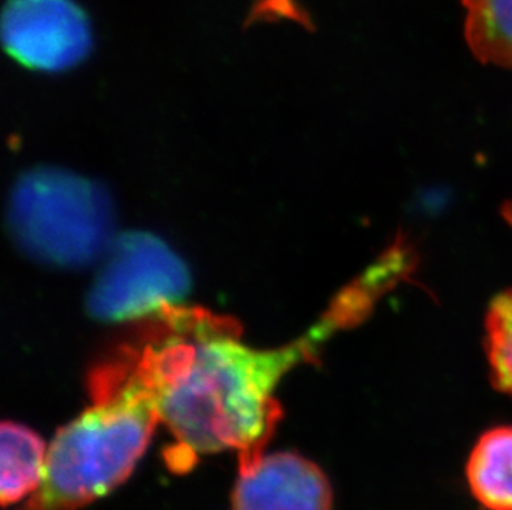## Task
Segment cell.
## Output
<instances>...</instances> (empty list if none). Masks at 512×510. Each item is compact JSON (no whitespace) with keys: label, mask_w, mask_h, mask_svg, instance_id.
<instances>
[{"label":"cell","mask_w":512,"mask_h":510,"mask_svg":"<svg viewBox=\"0 0 512 510\" xmlns=\"http://www.w3.org/2000/svg\"><path fill=\"white\" fill-rule=\"evenodd\" d=\"M153 320L146 340L165 378L161 423L174 439L170 466L186 471L199 456L232 449L246 471L264 456L281 421L277 386L347 317L334 308L290 345L267 350L247 347L231 322L203 310L173 307Z\"/></svg>","instance_id":"1"},{"label":"cell","mask_w":512,"mask_h":510,"mask_svg":"<svg viewBox=\"0 0 512 510\" xmlns=\"http://www.w3.org/2000/svg\"><path fill=\"white\" fill-rule=\"evenodd\" d=\"M165 378L148 340L92 378L93 405L58 429L44 481L19 510H78L135 471L161 423Z\"/></svg>","instance_id":"2"},{"label":"cell","mask_w":512,"mask_h":510,"mask_svg":"<svg viewBox=\"0 0 512 510\" xmlns=\"http://www.w3.org/2000/svg\"><path fill=\"white\" fill-rule=\"evenodd\" d=\"M7 219L25 254L62 269L103 259L116 236L107 191L92 179L49 166L30 169L15 181Z\"/></svg>","instance_id":"3"},{"label":"cell","mask_w":512,"mask_h":510,"mask_svg":"<svg viewBox=\"0 0 512 510\" xmlns=\"http://www.w3.org/2000/svg\"><path fill=\"white\" fill-rule=\"evenodd\" d=\"M191 290L188 265L150 232L118 234L103 255L87 310L102 322L155 317L179 307Z\"/></svg>","instance_id":"4"},{"label":"cell","mask_w":512,"mask_h":510,"mask_svg":"<svg viewBox=\"0 0 512 510\" xmlns=\"http://www.w3.org/2000/svg\"><path fill=\"white\" fill-rule=\"evenodd\" d=\"M2 44L25 68L65 72L92 52V24L75 0H7Z\"/></svg>","instance_id":"5"},{"label":"cell","mask_w":512,"mask_h":510,"mask_svg":"<svg viewBox=\"0 0 512 510\" xmlns=\"http://www.w3.org/2000/svg\"><path fill=\"white\" fill-rule=\"evenodd\" d=\"M329 477L315 462L295 453L262 456L239 471L232 510H332Z\"/></svg>","instance_id":"6"},{"label":"cell","mask_w":512,"mask_h":510,"mask_svg":"<svg viewBox=\"0 0 512 510\" xmlns=\"http://www.w3.org/2000/svg\"><path fill=\"white\" fill-rule=\"evenodd\" d=\"M49 448L34 429L5 421L0 426V501L19 504L34 496L44 481Z\"/></svg>","instance_id":"7"},{"label":"cell","mask_w":512,"mask_h":510,"mask_svg":"<svg viewBox=\"0 0 512 510\" xmlns=\"http://www.w3.org/2000/svg\"><path fill=\"white\" fill-rule=\"evenodd\" d=\"M471 496L486 510H512V426L488 429L466 461Z\"/></svg>","instance_id":"8"},{"label":"cell","mask_w":512,"mask_h":510,"mask_svg":"<svg viewBox=\"0 0 512 510\" xmlns=\"http://www.w3.org/2000/svg\"><path fill=\"white\" fill-rule=\"evenodd\" d=\"M466 40L484 63L512 68V0H463Z\"/></svg>","instance_id":"9"},{"label":"cell","mask_w":512,"mask_h":510,"mask_svg":"<svg viewBox=\"0 0 512 510\" xmlns=\"http://www.w3.org/2000/svg\"><path fill=\"white\" fill-rule=\"evenodd\" d=\"M484 347L494 388L512 398V290L498 295L489 307Z\"/></svg>","instance_id":"10"},{"label":"cell","mask_w":512,"mask_h":510,"mask_svg":"<svg viewBox=\"0 0 512 510\" xmlns=\"http://www.w3.org/2000/svg\"><path fill=\"white\" fill-rule=\"evenodd\" d=\"M504 217H506V221L512 226V201L504 206Z\"/></svg>","instance_id":"11"}]
</instances>
